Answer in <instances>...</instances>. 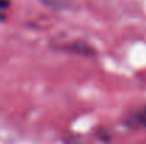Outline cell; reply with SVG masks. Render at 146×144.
<instances>
[{
    "mask_svg": "<svg viewBox=\"0 0 146 144\" xmlns=\"http://www.w3.org/2000/svg\"><path fill=\"white\" fill-rule=\"evenodd\" d=\"M7 7H9V0H0V11L7 10Z\"/></svg>",
    "mask_w": 146,
    "mask_h": 144,
    "instance_id": "6da1fadb",
    "label": "cell"
}]
</instances>
